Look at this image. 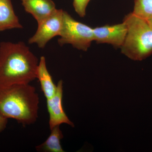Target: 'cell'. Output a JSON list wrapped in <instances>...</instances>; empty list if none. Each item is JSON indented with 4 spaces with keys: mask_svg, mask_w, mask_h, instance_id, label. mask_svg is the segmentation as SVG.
<instances>
[{
    "mask_svg": "<svg viewBox=\"0 0 152 152\" xmlns=\"http://www.w3.org/2000/svg\"><path fill=\"white\" fill-rule=\"evenodd\" d=\"M147 20L148 21V22L149 24L151 25V26L152 27V17L150 18L148 20Z\"/></svg>",
    "mask_w": 152,
    "mask_h": 152,
    "instance_id": "cell-15",
    "label": "cell"
},
{
    "mask_svg": "<svg viewBox=\"0 0 152 152\" xmlns=\"http://www.w3.org/2000/svg\"><path fill=\"white\" fill-rule=\"evenodd\" d=\"M60 126L51 129V133L45 141L36 147L37 151L44 152H64L61 145V141L64 138Z\"/></svg>",
    "mask_w": 152,
    "mask_h": 152,
    "instance_id": "cell-11",
    "label": "cell"
},
{
    "mask_svg": "<svg viewBox=\"0 0 152 152\" xmlns=\"http://www.w3.org/2000/svg\"><path fill=\"white\" fill-rule=\"evenodd\" d=\"M39 98L35 88L28 84L0 86V116L23 126L34 124L38 118Z\"/></svg>",
    "mask_w": 152,
    "mask_h": 152,
    "instance_id": "cell-2",
    "label": "cell"
},
{
    "mask_svg": "<svg viewBox=\"0 0 152 152\" xmlns=\"http://www.w3.org/2000/svg\"><path fill=\"white\" fill-rule=\"evenodd\" d=\"M8 119L0 116V133L4 131L7 125Z\"/></svg>",
    "mask_w": 152,
    "mask_h": 152,
    "instance_id": "cell-14",
    "label": "cell"
},
{
    "mask_svg": "<svg viewBox=\"0 0 152 152\" xmlns=\"http://www.w3.org/2000/svg\"><path fill=\"white\" fill-rule=\"evenodd\" d=\"M91 0H74L73 7L75 11L81 18H84L86 9Z\"/></svg>",
    "mask_w": 152,
    "mask_h": 152,
    "instance_id": "cell-13",
    "label": "cell"
},
{
    "mask_svg": "<svg viewBox=\"0 0 152 152\" xmlns=\"http://www.w3.org/2000/svg\"><path fill=\"white\" fill-rule=\"evenodd\" d=\"M25 10L31 14L38 23L54 13L57 10L52 0H21Z\"/></svg>",
    "mask_w": 152,
    "mask_h": 152,
    "instance_id": "cell-8",
    "label": "cell"
},
{
    "mask_svg": "<svg viewBox=\"0 0 152 152\" xmlns=\"http://www.w3.org/2000/svg\"><path fill=\"white\" fill-rule=\"evenodd\" d=\"M36 78L39 82L42 91L46 99L54 96L56 91L57 85L53 81L52 76L47 69L46 59L44 56L41 57L38 64Z\"/></svg>",
    "mask_w": 152,
    "mask_h": 152,
    "instance_id": "cell-10",
    "label": "cell"
},
{
    "mask_svg": "<svg viewBox=\"0 0 152 152\" xmlns=\"http://www.w3.org/2000/svg\"><path fill=\"white\" fill-rule=\"evenodd\" d=\"M94 41L97 43L111 44L115 48L122 45L127 32L124 22L118 24L105 25L93 28Z\"/></svg>",
    "mask_w": 152,
    "mask_h": 152,
    "instance_id": "cell-7",
    "label": "cell"
},
{
    "mask_svg": "<svg viewBox=\"0 0 152 152\" xmlns=\"http://www.w3.org/2000/svg\"><path fill=\"white\" fill-rule=\"evenodd\" d=\"M23 28L15 13L11 0H0V32Z\"/></svg>",
    "mask_w": 152,
    "mask_h": 152,
    "instance_id": "cell-9",
    "label": "cell"
},
{
    "mask_svg": "<svg viewBox=\"0 0 152 152\" xmlns=\"http://www.w3.org/2000/svg\"><path fill=\"white\" fill-rule=\"evenodd\" d=\"M133 13L146 20L152 17V0H134Z\"/></svg>",
    "mask_w": 152,
    "mask_h": 152,
    "instance_id": "cell-12",
    "label": "cell"
},
{
    "mask_svg": "<svg viewBox=\"0 0 152 152\" xmlns=\"http://www.w3.org/2000/svg\"><path fill=\"white\" fill-rule=\"evenodd\" d=\"M124 22L127 32L121 53L131 59L141 61L152 54V27L147 20L132 12L125 16Z\"/></svg>",
    "mask_w": 152,
    "mask_h": 152,
    "instance_id": "cell-3",
    "label": "cell"
},
{
    "mask_svg": "<svg viewBox=\"0 0 152 152\" xmlns=\"http://www.w3.org/2000/svg\"><path fill=\"white\" fill-rule=\"evenodd\" d=\"M58 43L61 46L71 44L79 50L86 51L94 41L93 28L76 21L69 14L64 11L62 30Z\"/></svg>",
    "mask_w": 152,
    "mask_h": 152,
    "instance_id": "cell-4",
    "label": "cell"
},
{
    "mask_svg": "<svg viewBox=\"0 0 152 152\" xmlns=\"http://www.w3.org/2000/svg\"><path fill=\"white\" fill-rule=\"evenodd\" d=\"M64 11L57 10L53 14L38 23L35 34L28 40L29 44H36L43 49L53 38L60 36L64 23Z\"/></svg>",
    "mask_w": 152,
    "mask_h": 152,
    "instance_id": "cell-5",
    "label": "cell"
},
{
    "mask_svg": "<svg viewBox=\"0 0 152 152\" xmlns=\"http://www.w3.org/2000/svg\"><path fill=\"white\" fill-rule=\"evenodd\" d=\"M39 63L23 42L0 43V86L30 84L36 79Z\"/></svg>",
    "mask_w": 152,
    "mask_h": 152,
    "instance_id": "cell-1",
    "label": "cell"
},
{
    "mask_svg": "<svg viewBox=\"0 0 152 152\" xmlns=\"http://www.w3.org/2000/svg\"><path fill=\"white\" fill-rule=\"evenodd\" d=\"M63 81L60 80L57 85V90L53 96L47 99V107L49 115L50 130L62 124L74 127L75 125L68 118L63 109Z\"/></svg>",
    "mask_w": 152,
    "mask_h": 152,
    "instance_id": "cell-6",
    "label": "cell"
}]
</instances>
